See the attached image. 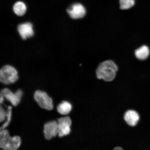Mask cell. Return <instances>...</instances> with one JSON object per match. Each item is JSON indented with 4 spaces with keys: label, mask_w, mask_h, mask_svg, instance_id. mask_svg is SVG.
<instances>
[{
    "label": "cell",
    "mask_w": 150,
    "mask_h": 150,
    "mask_svg": "<svg viewBox=\"0 0 150 150\" xmlns=\"http://www.w3.org/2000/svg\"><path fill=\"white\" fill-rule=\"evenodd\" d=\"M118 70L117 65L111 60L105 61L100 64L96 71L97 78L107 82L112 81Z\"/></svg>",
    "instance_id": "6da1fadb"
},
{
    "label": "cell",
    "mask_w": 150,
    "mask_h": 150,
    "mask_svg": "<svg viewBox=\"0 0 150 150\" xmlns=\"http://www.w3.org/2000/svg\"><path fill=\"white\" fill-rule=\"evenodd\" d=\"M21 143L19 136L13 137L9 135L8 131L5 129L0 131V147L5 150H16L20 147Z\"/></svg>",
    "instance_id": "7a4b0ae2"
},
{
    "label": "cell",
    "mask_w": 150,
    "mask_h": 150,
    "mask_svg": "<svg viewBox=\"0 0 150 150\" xmlns=\"http://www.w3.org/2000/svg\"><path fill=\"white\" fill-rule=\"evenodd\" d=\"M18 79L17 71L12 66L5 65L0 70V81L1 83L5 84L13 83Z\"/></svg>",
    "instance_id": "3957f363"
},
{
    "label": "cell",
    "mask_w": 150,
    "mask_h": 150,
    "mask_svg": "<svg viewBox=\"0 0 150 150\" xmlns=\"http://www.w3.org/2000/svg\"><path fill=\"white\" fill-rule=\"evenodd\" d=\"M34 97L35 101L41 108L49 110L53 109L52 99L45 92L37 90L35 93Z\"/></svg>",
    "instance_id": "277c9868"
},
{
    "label": "cell",
    "mask_w": 150,
    "mask_h": 150,
    "mask_svg": "<svg viewBox=\"0 0 150 150\" xmlns=\"http://www.w3.org/2000/svg\"><path fill=\"white\" fill-rule=\"evenodd\" d=\"M23 94V91L21 89L18 90L14 93L7 88L2 89L0 93V95L9 101L14 106H16L19 104Z\"/></svg>",
    "instance_id": "5b68a950"
},
{
    "label": "cell",
    "mask_w": 150,
    "mask_h": 150,
    "mask_svg": "<svg viewBox=\"0 0 150 150\" xmlns=\"http://www.w3.org/2000/svg\"><path fill=\"white\" fill-rule=\"evenodd\" d=\"M67 12L73 19H78L83 18L86 14V9L81 4H73L67 9Z\"/></svg>",
    "instance_id": "8992f818"
},
{
    "label": "cell",
    "mask_w": 150,
    "mask_h": 150,
    "mask_svg": "<svg viewBox=\"0 0 150 150\" xmlns=\"http://www.w3.org/2000/svg\"><path fill=\"white\" fill-rule=\"evenodd\" d=\"M59 126V137H62L70 134L71 130V126L72 121L70 117H66L59 118L57 120Z\"/></svg>",
    "instance_id": "52a82bcc"
},
{
    "label": "cell",
    "mask_w": 150,
    "mask_h": 150,
    "mask_svg": "<svg viewBox=\"0 0 150 150\" xmlns=\"http://www.w3.org/2000/svg\"><path fill=\"white\" fill-rule=\"evenodd\" d=\"M59 126L57 122L55 121L48 122L45 125L44 132L45 138L50 140L59 134Z\"/></svg>",
    "instance_id": "ba28073f"
},
{
    "label": "cell",
    "mask_w": 150,
    "mask_h": 150,
    "mask_svg": "<svg viewBox=\"0 0 150 150\" xmlns=\"http://www.w3.org/2000/svg\"><path fill=\"white\" fill-rule=\"evenodd\" d=\"M17 29L21 37L23 40L30 38L34 35L33 25L30 22L19 24Z\"/></svg>",
    "instance_id": "9c48e42d"
},
{
    "label": "cell",
    "mask_w": 150,
    "mask_h": 150,
    "mask_svg": "<svg viewBox=\"0 0 150 150\" xmlns=\"http://www.w3.org/2000/svg\"><path fill=\"white\" fill-rule=\"evenodd\" d=\"M124 120L127 124L131 127L136 126L140 120L138 112L134 110H127L124 115Z\"/></svg>",
    "instance_id": "30bf717a"
},
{
    "label": "cell",
    "mask_w": 150,
    "mask_h": 150,
    "mask_svg": "<svg viewBox=\"0 0 150 150\" xmlns=\"http://www.w3.org/2000/svg\"><path fill=\"white\" fill-rule=\"evenodd\" d=\"M150 50L149 47L143 45L136 50L135 55L136 57L140 60H144L149 55Z\"/></svg>",
    "instance_id": "8fae6325"
},
{
    "label": "cell",
    "mask_w": 150,
    "mask_h": 150,
    "mask_svg": "<svg viewBox=\"0 0 150 150\" xmlns=\"http://www.w3.org/2000/svg\"><path fill=\"white\" fill-rule=\"evenodd\" d=\"M72 110V105L67 101H63L57 106V110L59 113L63 115H67L70 113Z\"/></svg>",
    "instance_id": "7c38bea8"
},
{
    "label": "cell",
    "mask_w": 150,
    "mask_h": 150,
    "mask_svg": "<svg viewBox=\"0 0 150 150\" xmlns=\"http://www.w3.org/2000/svg\"><path fill=\"white\" fill-rule=\"evenodd\" d=\"M13 10L18 16H21L25 14L27 11V6L23 2L18 1L15 3L13 6Z\"/></svg>",
    "instance_id": "4fadbf2b"
},
{
    "label": "cell",
    "mask_w": 150,
    "mask_h": 150,
    "mask_svg": "<svg viewBox=\"0 0 150 150\" xmlns=\"http://www.w3.org/2000/svg\"><path fill=\"white\" fill-rule=\"evenodd\" d=\"M135 0H120V8L122 10L128 9L134 6Z\"/></svg>",
    "instance_id": "5bb4252c"
},
{
    "label": "cell",
    "mask_w": 150,
    "mask_h": 150,
    "mask_svg": "<svg viewBox=\"0 0 150 150\" xmlns=\"http://www.w3.org/2000/svg\"><path fill=\"white\" fill-rule=\"evenodd\" d=\"M12 107L11 106H8V109H7V121L1 127L0 130H3V129H5L6 127L8 126L9 123H10L11 119V117H12Z\"/></svg>",
    "instance_id": "9a60e30c"
},
{
    "label": "cell",
    "mask_w": 150,
    "mask_h": 150,
    "mask_svg": "<svg viewBox=\"0 0 150 150\" xmlns=\"http://www.w3.org/2000/svg\"><path fill=\"white\" fill-rule=\"evenodd\" d=\"M7 111H5L1 105V107H0V122H1L5 120L6 118L7 117Z\"/></svg>",
    "instance_id": "2e32d148"
},
{
    "label": "cell",
    "mask_w": 150,
    "mask_h": 150,
    "mask_svg": "<svg viewBox=\"0 0 150 150\" xmlns=\"http://www.w3.org/2000/svg\"><path fill=\"white\" fill-rule=\"evenodd\" d=\"M114 150H123V149L121 147H120V146H117V147H116L114 148L113 149Z\"/></svg>",
    "instance_id": "e0dca14e"
},
{
    "label": "cell",
    "mask_w": 150,
    "mask_h": 150,
    "mask_svg": "<svg viewBox=\"0 0 150 150\" xmlns=\"http://www.w3.org/2000/svg\"><path fill=\"white\" fill-rule=\"evenodd\" d=\"M4 100V98L2 96L0 95V103L1 104L3 102Z\"/></svg>",
    "instance_id": "ac0fdd59"
}]
</instances>
